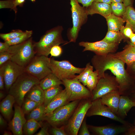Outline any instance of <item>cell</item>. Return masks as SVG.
I'll list each match as a JSON object with an SVG mask.
<instances>
[{
  "mask_svg": "<svg viewBox=\"0 0 135 135\" xmlns=\"http://www.w3.org/2000/svg\"><path fill=\"white\" fill-rule=\"evenodd\" d=\"M93 66L90 62L88 63L83 71L78 75H76L75 78L84 85L86 86L87 78L90 73L93 71Z\"/></svg>",
  "mask_w": 135,
  "mask_h": 135,
  "instance_id": "obj_33",
  "label": "cell"
},
{
  "mask_svg": "<svg viewBox=\"0 0 135 135\" xmlns=\"http://www.w3.org/2000/svg\"><path fill=\"white\" fill-rule=\"evenodd\" d=\"M14 109L13 117L9 124V128L14 135H22L23 126L27 120L20 106L16 104Z\"/></svg>",
  "mask_w": 135,
  "mask_h": 135,
  "instance_id": "obj_16",
  "label": "cell"
},
{
  "mask_svg": "<svg viewBox=\"0 0 135 135\" xmlns=\"http://www.w3.org/2000/svg\"><path fill=\"white\" fill-rule=\"evenodd\" d=\"M120 96L118 90H117L108 93L100 98L102 103L116 115Z\"/></svg>",
  "mask_w": 135,
  "mask_h": 135,
  "instance_id": "obj_19",
  "label": "cell"
},
{
  "mask_svg": "<svg viewBox=\"0 0 135 135\" xmlns=\"http://www.w3.org/2000/svg\"><path fill=\"white\" fill-rule=\"evenodd\" d=\"M62 84V81L52 72L40 80L39 85L44 90Z\"/></svg>",
  "mask_w": 135,
  "mask_h": 135,
  "instance_id": "obj_25",
  "label": "cell"
},
{
  "mask_svg": "<svg viewBox=\"0 0 135 135\" xmlns=\"http://www.w3.org/2000/svg\"><path fill=\"white\" fill-rule=\"evenodd\" d=\"M86 9L88 15L98 14L105 18L112 13L110 4L104 3L94 2Z\"/></svg>",
  "mask_w": 135,
  "mask_h": 135,
  "instance_id": "obj_20",
  "label": "cell"
},
{
  "mask_svg": "<svg viewBox=\"0 0 135 135\" xmlns=\"http://www.w3.org/2000/svg\"><path fill=\"white\" fill-rule=\"evenodd\" d=\"M110 5L112 13L118 16H122L126 10V7L123 2H112Z\"/></svg>",
  "mask_w": 135,
  "mask_h": 135,
  "instance_id": "obj_35",
  "label": "cell"
},
{
  "mask_svg": "<svg viewBox=\"0 0 135 135\" xmlns=\"http://www.w3.org/2000/svg\"><path fill=\"white\" fill-rule=\"evenodd\" d=\"M92 65L98 73L99 78L103 76L105 72L109 70L115 76L119 85L120 95L129 96L135 92V81L128 74L125 63L110 54L103 55H95L91 60Z\"/></svg>",
  "mask_w": 135,
  "mask_h": 135,
  "instance_id": "obj_1",
  "label": "cell"
},
{
  "mask_svg": "<svg viewBox=\"0 0 135 135\" xmlns=\"http://www.w3.org/2000/svg\"><path fill=\"white\" fill-rule=\"evenodd\" d=\"M128 44H130V43H128ZM134 45V46H135V45Z\"/></svg>",
  "mask_w": 135,
  "mask_h": 135,
  "instance_id": "obj_59",
  "label": "cell"
},
{
  "mask_svg": "<svg viewBox=\"0 0 135 135\" xmlns=\"http://www.w3.org/2000/svg\"><path fill=\"white\" fill-rule=\"evenodd\" d=\"M26 0H14V6L12 10L14 11L16 13L17 12L16 6H22L25 2Z\"/></svg>",
  "mask_w": 135,
  "mask_h": 135,
  "instance_id": "obj_44",
  "label": "cell"
},
{
  "mask_svg": "<svg viewBox=\"0 0 135 135\" xmlns=\"http://www.w3.org/2000/svg\"><path fill=\"white\" fill-rule=\"evenodd\" d=\"M78 44L80 46L84 48L83 52L90 51L98 55L115 52L118 45V43H109L102 40L94 42L82 41Z\"/></svg>",
  "mask_w": 135,
  "mask_h": 135,
  "instance_id": "obj_13",
  "label": "cell"
},
{
  "mask_svg": "<svg viewBox=\"0 0 135 135\" xmlns=\"http://www.w3.org/2000/svg\"><path fill=\"white\" fill-rule=\"evenodd\" d=\"M4 81L3 74L2 70L0 69V89L1 90L4 88Z\"/></svg>",
  "mask_w": 135,
  "mask_h": 135,
  "instance_id": "obj_49",
  "label": "cell"
},
{
  "mask_svg": "<svg viewBox=\"0 0 135 135\" xmlns=\"http://www.w3.org/2000/svg\"><path fill=\"white\" fill-rule=\"evenodd\" d=\"M92 101L86 99L78 105L72 115L65 129L72 135L78 134L80 126L91 106Z\"/></svg>",
  "mask_w": 135,
  "mask_h": 135,
  "instance_id": "obj_9",
  "label": "cell"
},
{
  "mask_svg": "<svg viewBox=\"0 0 135 135\" xmlns=\"http://www.w3.org/2000/svg\"><path fill=\"white\" fill-rule=\"evenodd\" d=\"M108 26V31L120 32L126 21L122 18L112 13L105 18Z\"/></svg>",
  "mask_w": 135,
  "mask_h": 135,
  "instance_id": "obj_23",
  "label": "cell"
},
{
  "mask_svg": "<svg viewBox=\"0 0 135 135\" xmlns=\"http://www.w3.org/2000/svg\"><path fill=\"white\" fill-rule=\"evenodd\" d=\"M118 90L119 85L115 76L105 73L104 75L99 79L96 87L92 92L91 100L93 101L108 93Z\"/></svg>",
  "mask_w": 135,
  "mask_h": 135,
  "instance_id": "obj_11",
  "label": "cell"
},
{
  "mask_svg": "<svg viewBox=\"0 0 135 135\" xmlns=\"http://www.w3.org/2000/svg\"><path fill=\"white\" fill-rule=\"evenodd\" d=\"M69 94L65 88L62 90L52 100L46 107V115L52 112L57 108L70 102Z\"/></svg>",
  "mask_w": 135,
  "mask_h": 135,
  "instance_id": "obj_17",
  "label": "cell"
},
{
  "mask_svg": "<svg viewBox=\"0 0 135 135\" xmlns=\"http://www.w3.org/2000/svg\"><path fill=\"white\" fill-rule=\"evenodd\" d=\"M123 134L135 135V126L131 125L127 130Z\"/></svg>",
  "mask_w": 135,
  "mask_h": 135,
  "instance_id": "obj_48",
  "label": "cell"
},
{
  "mask_svg": "<svg viewBox=\"0 0 135 135\" xmlns=\"http://www.w3.org/2000/svg\"><path fill=\"white\" fill-rule=\"evenodd\" d=\"M122 18L128 23L133 31L135 32V10L132 6L126 7Z\"/></svg>",
  "mask_w": 135,
  "mask_h": 135,
  "instance_id": "obj_30",
  "label": "cell"
},
{
  "mask_svg": "<svg viewBox=\"0 0 135 135\" xmlns=\"http://www.w3.org/2000/svg\"><path fill=\"white\" fill-rule=\"evenodd\" d=\"M126 70L130 75L135 80V62L127 65Z\"/></svg>",
  "mask_w": 135,
  "mask_h": 135,
  "instance_id": "obj_43",
  "label": "cell"
},
{
  "mask_svg": "<svg viewBox=\"0 0 135 135\" xmlns=\"http://www.w3.org/2000/svg\"><path fill=\"white\" fill-rule=\"evenodd\" d=\"M42 126L41 121L38 122L32 119L27 120L23 127V134L26 135H32Z\"/></svg>",
  "mask_w": 135,
  "mask_h": 135,
  "instance_id": "obj_26",
  "label": "cell"
},
{
  "mask_svg": "<svg viewBox=\"0 0 135 135\" xmlns=\"http://www.w3.org/2000/svg\"><path fill=\"white\" fill-rule=\"evenodd\" d=\"M4 135H12V133L10 132L5 131L4 132Z\"/></svg>",
  "mask_w": 135,
  "mask_h": 135,
  "instance_id": "obj_57",
  "label": "cell"
},
{
  "mask_svg": "<svg viewBox=\"0 0 135 135\" xmlns=\"http://www.w3.org/2000/svg\"><path fill=\"white\" fill-rule=\"evenodd\" d=\"M10 46L5 42H0V53L8 51Z\"/></svg>",
  "mask_w": 135,
  "mask_h": 135,
  "instance_id": "obj_47",
  "label": "cell"
},
{
  "mask_svg": "<svg viewBox=\"0 0 135 135\" xmlns=\"http://www.w3.org/2000/svg\"><path fill=\"white\" fill-rule=\"evenodd\" d=\"M62 81L69 94L70 102L81 99H91L92 92L75 77Z\"/></svg>",
  "mask_w": 135,
  "mask_h": 135,
  "instance_id": "obj_10",
  "label": "cell"
},
{
  "mask_svg": "<svg viewBox=\"0 0 135 135\" xmlns=\"http://www.w3.org/2000/svg\"><path fill=\"white\" fill-rule=\"evenodd\" d=\"M94 2L106 3L109 4L111 3V0H94Z\"/></svg>",
  "mask_w": 135,
  "mask_h": 135,
  "instance_id": "obj_53",
  "label": "cell"
},
{
  "mask_svg": "<svg viewBox=\"0 0 135 135\" xmlns=\"http://www.w3.org/2000/svg\"><path fill=\"white\" fill-rule=\"evenodd\" d=\"M129 38L130 39V42H129L128 43L132 45H135V33H133Z\"/></svg>",
  "mask_w": 135,
  "mask_h": 135,
  "instance_id": "obj_52",
  "label": "cell"
},
{
  "mask_svg": "<svg viewBox=\"0 0 135 135\" xmlns=\"http://www.w3.org/2000/svg\"><path fill=\"white\" fill-rule=\"evenodd\" d=\"M126 38L120 31L109 30L108 31L106 36L102 40L109 43L119 44L122 40Z\"/></svg>",
  "mask_w": 135,
  "mask_h": 135,
  "instance_id": "obj_28",
  "label": "cell"
},
{
  "mask_svg": "<svg viewBox=\"0 0 135 135\" xmlns=\"http://www.w3.org/2000/svg\"><path fill=\"white\" fill-rule=\"evenodd\" d=\"M16 102L14 97L9 94L1 102L0 104V112L6 118L9 119L12 113V107Z\"/></svg>",
  "mask_w": 135,
  "mask_h": 135,
  "instance_id": "obj_22",
  "label": "cell"
},
{
  "mask_svg": "<svg viewBox=\"0 0 135 135\" xmlns=\"http://www.w3.org/2000/svg\"><path fill=\"white\" fill-rule=\"evenodd\" d=\"M62 90L60 86L51 87L44 90L43 104L46 107L52 100Z\"/></svg>",
  "mask_w": 135,
  "mask_h": 135,
  "instance_id": "obj_29",
  "label": "cell"
},
{
  "mask_svg": "<svg viewBox=\"0 0 135 135\" xmlns=\"http://www.w3.org/2000/svg\"><path fill=\"white\" fill-rule=\"evenodd\" d=\"M4 97V94L2 90L0 92V99L3 98Z\"/></svg>",
  "mask_w": 135,
  "mask_h": 135,
  "instance_id": "obj_55",
  "label": "cell"
},
{
  "mask_svg": "<svg viewBox=\"0 0 135 135\" xmlns=\"http://www.w3.org/2000/svg\"><path fill=\"white\" fill-rule=\"evenodd\" d=\"M96 115L107 118L122 124H129L118 116L108 106L102 104L100 98L92 101L91 106L86 114V116L88 117Z\"/></svg>",
  "mask_w": 135,
  "mask_h": 135,
  "instance_id": "obj_14",
  "label": "cell"
},
{
  "mask_svg": "<svg viewBox=\"0 0 135 135\" xmlns=\"http://www.w3.org/2000/svg\"><path fill=\"white\" fill-rule=\"evenodd\" d=\"M133 2V0H123V3L126 7L130 6H132Z\"/></svg>",
  "mask_w": 135,
  "mask_h": 135,
  "instance_id": "obj_50",
  "label": "cell"
},
{
  "mask_svg": "<svg viewBox=\"0 0 135 135\" xmlns=\"http://www.w3.org/2000/svg\"><path fill=\"white\" fill-rule=\"evenodd\" d=\"M40 80L24 72L17 78L8 90V94L14 98L16 102L22 106L25 96L34 86L39 84Z\"/></svg>",
  "mask_w": 135,
  "mask_h": 135,
  "instance_id": "obj_3",
  "label": "cell"
},
{
  "mask_svg": "<svg viewBox=\"0 0 135 135\" xmlns=\"http://www.w3.org/2000/svg\"><path fill=\"white\" fill-rule=\"evenodd\" d=\"M120 32L126 38H129L134 33L133 31L128 22H126L125 26H123Z\"/></svg>",
  "mask_w": 135,
  "mask_h": 135,
  "instance_id": "obj_37",
  "label": "cell"
},
{
  "mask_svg": "<svg viewBox=\"0 0 135 135\" xmlns=\"http://www.w3.org/2000/svg\"><path fill=\"white\" fill-rule=\"evenodd\" d=\"M7 124L5 120L1 114L0 115V126L2 127L6 126Z\"/></svg>",
  "mask_w": 135,
  "mask_h": 135,
  "instance_id": "obj_51",
  "label": "cell"
},
{
  "mask_svg": "<svg viewBox=\"0 0 135 135\" xmlns=\"http://www.w3.org/2000/svg\"><path fill=\"white\" fill-rule=\"evenodd\" d=\"M24 32L19 30H14L9 33L0 34V37L6 42L21 35L23 34Z\"/></svg>",
  "mask_w": 135,
  "mask_h": 135,
  "instance_id": "obj_36",
  "label": "cell"
},
{
  "mask_svg": "<svg viewBox=\"0 0 135 135\" xmlns=\"http://www.w3.org/2000/svg\"><path fill=\"white\" fill-rule=\"evenodd\" d=\"M133 107H135V102L127 96L120 95L116 115L124 119Z\"/></svg>",
  "mask_w": 135,
  "mask_h": 135,
  "instance_id": "obj_21",
  "label": "cell"
},
{
  "mask_svg": "<svg viewBox=\"0 0 135 135\" xmlns=\"http://www.w3.org/2000/svg\"><path fill=\"white\" fill-rule=\"evenodd\" d=\"M111 3L120 2H123V0H111Z\"/></svg>",
  "mask_w": 135,
  "mask_h": 135,
  "instance_id": "obj_56",
  "label": "cell"
},
{
  "mask_svg": "<svg viewBox=\"0 0 135 135\" xmlns=\"http://www.w3.org/2000/svg\"><path fill=\"white\" fill-rule=\"evenodd\" d=\"M44 90L39 84L34 86L26 94L25 98L34 101L40 104H43Z\"/></svg>",
  "mask_w": 135,
  "mask_h": 135,
  "instance_id": "obj_24",
  "label": "cell"
},
{
  "mask_svg": "<svg viewBox=\"0 0 135 135\" xmlns=\"http://www.w3.org/2000/svg\"><path fill=\"white\" fill-rule=\"evenodd\" d=\"M62 52L63 50L62 47L60 45H56L52 48L50 54L51 56L57 57L61 55Z\"/></svg>",
  "mask_w": 135,
  "mask_h": 135,
  "instance_id": "obj_39",
  "label": "cell"
},
{
  "mask_svg": "<svg viewBox=\"0 0 135 135\" xmlns=\"http://www.w3.org/2000/svg\"><path fill=\"white\" fill-rule=\"evenodd\" d=\"M110 54L122 60L127 65L135 62V46L130 44L126 46L122 50Z\"/></svg>",
  "mask_w": 135,
  "mask_h": 135,
  "instance_id": "obj_18",
  "label": "cell"
},
{
  "mask_svg": "<svg viewBox=\"0 0 135 135\" xmlns=\"http://www.w3.org/2000/svg\"><path fill=\"white\" fill-rule=\"evenodd\" d=\"M14 0H1L0 1V8H10L12 9Z\"/></svg>",
  "mask_w": 135,
  "mask_h": 135,
  "instance_id": "obj_42",
  "label": "cell"
},
{
  "mask_svg": "<svg viewBox=\"0 0 135 135\" xmlns=\"http://www.w3.org/2000/svg\"><path fill=\"white\" fill-rule=\"evenodd\" d=\"M131 125L122 124L116 125L109 124L101 126H88L93 132L98 135H118L124 134L128 129Z\"/></svg>",
  "mask_w": 135,
  "mask_h": 135,
  "instance_id": "obj_15",
  "label": "cell"
},
{
  "mask_svg": "<svg viewBox=\"0 0 135 135\" xmlns=\"http://www.w3.org/2000/svg\"><path fill=\"white\" fill-rule=\"evenodd\" d=\"M50 58L44 55L35 56L25 67L24 72L40 80L52 72L50 67Z\"/></svg>",
  "mask_w": 135,
  "mask_h": 135,
  "instance_id": "obj_6",
  "label": "cell"
},
{
  "mask_svg": "<svg viewBox=\"0 0 135 135\" xmlns=\"http://www.w3.org/2000/svg\"><path fill=\"white\" fill-rule=\"evenodd\" d=\"M78 1L79 3L82 4L83 6L87 7L91 4L94 0H78Z\"/></svg>",
  "mask_w": 135,
  "mask_h": 135,
  "instance_id": "obj_46",
  "label": "cell"
},
{
  "mask_svg": "<svg viewBox=\"0 0 135 135\" xmlns=\"http://www.w3.org/2000/svg\"><path fill=\"white\" fill-rule=\"evenodd\" d=\"M48 126L47 125L42 126L40 130L36 135H48L49 134L48 132Z\"/></svg>",
  "mask_w": 135,
  "mask_h": 135,
  "instance_id": "obj_45",
  "label": "cell"
},
{
  "mask_svg": "<svg viewBox=\"0 0 135 135\" xmlns=\"http://www.w3.org/2000/svg\"><path fill=\"white\" fill-rule=\"evenodd\" d=\"M99 79L98 73L96 70L92 71L89 74L87 80L86 86L91 92L96 87Z\"/></svg>",
  "mask_w": 135,
  "mask_h": 135,
  "instance_id": "obj_31",
  "label": "cell"
},
{
  "mask_svg": "<svg viewBox=\"0 0 135 135\" xmlns=\"http://www.w3.org/2000/svg\"><path fill=\"white\" fill-rule=\"evenodd\" d=\"M34 43L30 38L20 44L10 46L8 51L12 54L10 60L26 67L35 56Z\"/></svg>",
  "mask_w": 135,
  "mask_h": 135,
  "instance_id": "obj_4",
  "label": "cell"
},
{
  "mask_svg": "<svg viewBox=\"0 0 135 135\" xmlns=\"http://www.w3.org/2000/svg\"><path fill=\"white\" fill-rule=\"evenodd\" d=\"M25 67L20 66L10 60L0 66L3 74L4 85L6 90L10 88L20 75L24 72Z\"/></svg>",
  "mask_w": 135,
  "mask_h": 135,
  "instance_id": "obj_12",
  "label": "cell"
},
{
  "mask_svg": "<svg viewBox=\"0 0 135 135\" xmlns=\"http://www.w3.org/2000/svg\"><path fill=\"white\" fill-rule=\"evenodd\" d=\"M50 132L53 135H66L67 134L64 126L60 128L52 126L50 130Z\"/></svg>",
  "mask_w": 135,
  "mask_h": 135,
  "instance_id": "obj_38",
  "label": "cell"
},
{
  "mask_svg": "<svg viewBox=\"0 0 135 135\" xmlns=\"http://www.w3.org/2000/svg\"><path fill=\"white\" fill-rule=\"evenodd\" d=\"M50 67L52 72L61 80L74 78L76 74H80L85 68L75 66L67 60L58 61L53 58H50Z\"/></svg>",
  "mask_w": 135,
  "mask_h": 135,
  "instance_id": "obj_8",
  "label": "cell"
},
{
  "mask_svg": "<svg viewBox=\"0 0 135 135\" xmlns=\"http://www.w3.org/2000/svg\"><path fill=\"white\" fill-rule=\"evenodd\" d=\"M40 104L28 98H25L21 108L25 114H28Z\"/></svg>",
  "mask_w": 135,
  "mask_h": 135,
  "instance_id": "obj_34",
  "label": "cell"
},
{
  "mask_svg": "<svg viewBox=\"0 0 135 135\" xmlns=\"http://www.w3.org/2000/svg\"><path fill=\"white\" fill-rule=\"evenodd\" d=\"M32 2H35L36 0H30Z\"/></svg>",
  "mask_w": 135,
  "mask_h": 135,
  "instance_id": "obj_58",
  "label": "cell"
},
{
  "mask_svg": "<svg viewBox=\"0 0 135 135\" xmlns=\"http://www.w3.org/2000/svg\"><path fill=\"white\" fill-rule=\"evenodd\" d=\"M32 33V31L26 30L22 34L5 42L10 46L19 44L30 38Z\"/></svg>",
  "mask_w": 135,
  "mask_h": 135,
  "instance_id": "obj_32",
  "label": "cell"
},
{
  "mask_svg": "<svg viewBox=\"0 0 135 135\" xmlns=\"http://www.w3.org/2000/svg\"><path fill=\"white\" fill-rule=\"evenodd\" d=\"M72 26L67 33L69 42H76L82 26L86 22L88 15L86 7L80 6L78 0H70Z\"/></svg>",
  "mask_w": 135,
  "mask_h": 135,
  "instance_id": "obj_5",
  "label": "cell"
},
{
  "mask_svg": "<svg viewBox=\"0 0 135 135\" xmlns=\"http://www.w3.org/2000/svg\"><path fill=\"white\" fill-rule=\"evenodd\" d=\"M79 100L68 102L46 116V120L52 126L58 127L66 121L77 107Z\"/></svg>",
  "mask_w": 135,
  "mask_h": 135,
  "instance_id": "obj_7",
  "label": "cell"
},
{
  "mask_svg": "<svg viewBox=\"0 0 135 135\" xmlns=\"http://www.w3.org/2000/svg\"><path fill=\"white\" fill-rule=\"evenodd\" d=\"M88 126L86 124V120H84L79 130V134L80 135H90Z\"/></svg>",
  "mask_w": 135,
  "mask_h": 135,
  "instance_id": "obj_41",
  "label": "cell"
},
{
  "mask_svg": "<svg viewBox=\"0 0 135 135\" xmlns=\"http://www.w3.org/2000/svg\"><path fill=\"white\" fill-rule=\"evenodd\" d=\"M12 54L8 51L0 53V66L10 60Z\"/></svg>",
  "mask_w": 135,
  "mask_h": 135,
  "instance_id": "obj_40",
  "label": "cell"
},
{
  "mask_svg": "<svg viewBox=\"0 0 135 135\" xmlns=\"http://www.w3.org/2000/svg\"><path fill=\"white\" fill-rule=\"evenodd\" d=\"M129 96L130 99L135 102V92Z\"/></svg>",
  "mask_w": 135,
  "mask_h": 135,
  "instance_id": "obj_54",
  "label": "cell"
},
{
  "mask_svg": "<svg viewBox=\"0 0 135 135\" xmlns=\"http://www.w3.org/2000/svg\"><path fill=\"white\" fill-rule=\"evenodd\" d=\"M46 107L43 104L39 105L28 114L27 120L32 119L38 122L44 120Z\"/></svg>",
  "mask_w": 135,
  "mask_h": 135,
  "instance_id": "obj_27",
  "label": "cell"
},
{
  "mask_svg": "<svg viewBox=\"0 0 135 135\" xmlns=\"http://www.w3.org/2000/svg\"><path fill=\"white\" fill-rule=\"evenodd\" d=\"M63 30L62 26L55 27L47 31L39 41L34 43V49L36 55L48 56L51 49L54 46L61 44H65L69 42L62 38V33Z\"/></svg>",
  "mask_w": 135,
  "mask_h": 135,
  "instance_id": "obj_2",
  "label": "cell"
}]
</instances>
